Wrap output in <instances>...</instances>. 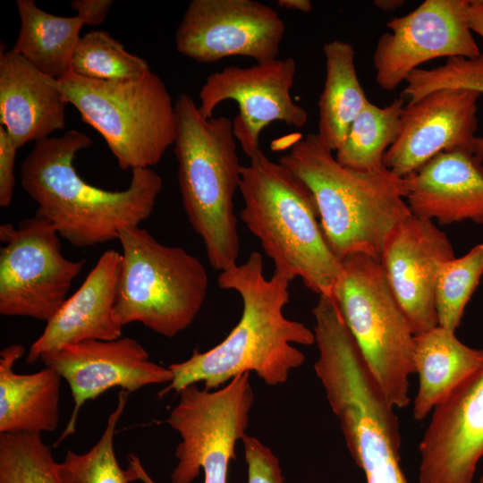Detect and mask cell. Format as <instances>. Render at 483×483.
<instances>
[{"label":"cell","mask_w":483,"mask_h":483,"mask_svg":"<svg viewBox=\"0 0 483 483\" xmlns=\"http://www.w3.org/2000/svg\"><path fill=\"white\" fill-rule=\"evenodd\" d=\"M113 0H73L71 6L84 25H100L106 18Z\"/></svg>","instance_id":"836d02e7"},{"label":"cell","mask_w":483,"mask_h":483,"mask_svg":"<svg viewBox=\"0 0 483 483\" xmlns=\"http://www.w3.org/2000/svg\"><path fill=\"white\" fill-rule=\"evenodd\" d=\"M482 94L466 89L431 92L404 106L400 134L384 156V165L405 178L445 152L473 154L478 101Z\"/></svg>","instance_id":"e0dca14e"},{"label":"cell","mask_w":483,"mask_h":483,"mask_svg":"<svg viewBox=\"0 0 483 483\" xmlns=\"http://www.w3.org/2000/svg\"><path fill=\"white\" fill-rule=\"evenodd\" d=\"M248 469V483H284L278 458L257 437L242 438Z\"/></svg>","instance_id":"1f68e13d"},{"label":"cell","mask_w":483,"mask_h":483,"mask_svg":"<svg viewBox=\"0 0 483 483\" xmlns=\"http://www.w3.org/2000/svg\"><path fill=\"white\" fill-rule=\"evenodd\" d=\"M285 24L255 0H192L175 31L176 50L199 63L241 55L265 63L277 58Z\"/></svg>","instance_id":"4fadbf2b"},{"label":"cell","mask_w":483,"mask_h":483,"mask_svg":"<svg viewBox=\"0 0 483 483\" xmlns=\"http://www.w3.org/2000/svg\"><path fill=\"white\" fill-rule=\"evenodd\" d=\"M419 450V483L472 482L483 457V365L433 409Z\"/></svg>","instance_id":"ac0fdd59"},{"label":"cell","mask_w":483,"mask_h":483,"mask_svg":"<svg viewBox=\"0 0 483 483\" xmlns=\"http://www.w3.org/2000/svg\"><path fill=\"white\" fill-rule=\"evenodd\" d=\"M41 360L68 383L73 400L71 418L55 445L75 432L86 402L114 387L131 394L150 385L169 384L173 379L170 369L151 361L146 349L131 337L66 344Z\"/></svg>","instance_id":"9a60e30c"},{"label":"cell","mask_w":483,"mask_h":483,"mask_svg":"<svg viewBox=\"0 0 483 483\" xmlns=\"http://www.w3.org/2000/svg\"><path fill=\"white\" fill-rule=\"evenodd\" d=\"M0 483H62L40 434H0Z\"/></svg>","instance_id":"f546056e"},{"label":"cell","mask_w":483,"mask_h":483,"mask_svg":"<svg viewBox=\"0 0 483 483\" xmlns=\"http://www.w3.org/2000/svg\"><path fill=\"white\" fill-rule=\"evenodd\" d=\"M404 106L402 97L384 107L369 101L352 122L345 140L335 151L336 160L357 171L385 168L384 156L400 134Z\"/></svg>","instance_id":"484cf974"},{"label":"cell","mask_w":483,"mask_h":483,"mask_svg":"<svg viewBox=\"0 0 483 483\" xmlns=\"http://www.w3.org/2000/svg\"><path fill=\"white\" fill-rule=\"evenodd\" d=\"M58 80L13 49L0 52V123L18 148L65 127Z\"/></svg>","instance_id":"ffe728a7"},{"label":"cell","mask_w":483,"mask_h":483,"mask_svg":"<svg viewBox=\"0 0 483 483\" xmlns=\"http://www.w3.org/2000/svg\"><path fill=\"white\" fill-rule=\"evenodd\" d=\"M67 104L106 140L122 170L149 168L174 145V104L152 71L131 80H99L69 71L57 79Z\"/></svg>","instance_id":"ba28073f"},{"label":"cell","mask_w":483,"mask_h":483,"mask_svg":"<svg viewBox=\"0 0 483 483\" xmlns=\"http://www.w3.org/2000/svg\"><path fill=\"white\" fill-rule=\"evenodd\" d=\"M333 299L385 396L394 408L411 402L415 335L388 284L380 259L342 258Z\"/></svg>","instance_id":"9c48e42d"},{"label":"cell","mask_w":483,"mask_h":483,"mask_svg":"<svg viewBox=\"0 0 483 483\" xmlns=\"http://www.w3.org/2000/svg\"><path fill=\"white\" fill-rule=\"evenodd\" d=\"M54 225L36 213L0 226V314L48 322L67 299L86 260L62 253Z\"/></svg>","instance_id":"8fae6325"},{"label":"cell","mask_w":483,"mask_h":483,"mask_svg":"<svg viewBox=\"0 0 483 483\" xmlns=\"http://www.w3.org/2000/svg\"><path fill=\"white\" fill-rule=\"evenodd\" d=\"M413 215L453 224H483V166L470 153L445 152L405 177Z\"/></svg>","instance_id":"44dd1931"},{"label":"cell","mask_w":483,"mask_h":483,"mask_svg":"<svg viewBox=\"0 0 483 483\" xmlns=\"http://www.w3.org/2000/svg\"><path fill=\"white\" fill-rule=\"evenodd\" d=\"M122 254L105 251L78 290L47 322L30 345L27 364L66 344L89 340L111 341L122 336L123 326L114 315Z\"/></svg>","instance_id":"d6986e66"},{"label":"cell","mask_w":483,"mask_h":483,"mask_svg":"<svg viewBox=\"0 0 483 483\" xmlns=\"http://www.w3.org/2000/svg\"><path fill=\"white\" fill-rule=\"evenodd\" d=\"M174 110V152L182 206L210 265L222 272L237 264L240 250L233 199L242 165L233 121L203 117L186 93L177 97Z\"/></svg>","instance_id":"8992f818"},{"label":"cell","mask_w":483,"mask_h":483,"mask_svg":"<svg viewBox=\"0 0 483 483\" xmlns=\"http://www.w3.org/2000/svg\"><path fill=\"white\" fill-rule=\"evenodd\" d=\"M295 72L292 57L249 67L226 66L207 77L199 91V111L211 118L219 104L235 101L239 114L233 121V134L250 158L260 149L259 135L272 122L298 128L307 123V111L291 95Z\"/></svg>","instance_id":"5bb4252c"},{"label":"cell","mask_w":483,"mask_h":483,"mask_svg":"<svg viewBox=\"0 0 483 483\" xmlns=\"http://www.w3.org/2000/svg\"><path fill=\"white\" fill-rule=\"evenodd\" d=\"M92 140L78 130L36 141L21 165V184L38 204L37 214L77 248L118 240L122 230L149 217L163 188L150 168L131 170L130 185L108 191L89 184L73 166L76 154Z\"/></svg>","instance_id":"7a4b0ae2"},{"label":"cell","mask_w":483,"mask_h":483,"mask_svg":"<svg viewBox=\"0 0 483 483\" xmlns=\"http://www.w3.org/2000/svg\"><path fill=\"white\" fill-rule=\"evenodd\" d=\"M467 18L470 30L483 38V3L481 0H469Z\"/></svg>","instance_id":"e575fe53"},{"label":"cell","mask_w":483,"mask_h":483,"mask_svg":"<svg viewBox=\"0 0 483 483\" xmlns=\"http://www.w3.org/2000/svg\"><path fill=\"white\" fill-rule=\"evenodd\" d=\"M276 4L279 7L301 13H309L312 9V4L309 0H278Z\"/></svg>","instance_id":"d590c367"},{"label":"cell","mask_w":483,"mask_h":483,"mask_svg":"<svg viewBox=\"0 0 483 483\" xmlns=\"http://www.w3.org/2000/svg\"><path fill=\"white\" fill-rule=\"evenodd\" d=\"M405 1L403 0H376L374 4L382 11H394L402 6Z\"/></svg>","instance_id":"8d00e7d4"},{"label":"cell","mask_w":483,"mask_h":483,"mask_svg":"<svg viewBox=\"0 0 483 483\" xmlns=\"http://www.w3.org/2000/svg\"><path fill=\"white\" fill-rule=\"evenodd\" d=\"M250 375L240 374L216 390L191 385L178 393L179 401L166 419L181 438L172 483H192L200 470L204 483H227L229 464L236 457L237 442L246 435L254 402ZM129 464L138 480L156 483L137 455Z\"/></svg>","instance_id":"30bf717a"},{"label":"cell","mask_w":483,"mask_h":483,"mask_svg":"<svg viewBox=\"0 0 483 483\" xmlns=\"http://www.w3.org/2000/svg\"><path fill=\"white\" fill-rule=\"evenodd\" d=\"M21 28L13 50L43 73L58 79L71 69L84 25L76 15L56 16L38 8L33 0H17Z\"/></svg>","instance_id":"d4e9b609"},{"label":"cell","mask_w":483,"mask_h":483,"mask_svg":"<svg viewBox=\"0 0 483 483\" xmlns=\"http://www.w3.org/2000/svg\"><path fill=\"white\" fill-rule=\"evenodd\" d=\"M479 483H483V476L480 477Z\"/></svg>","instance_id":"74e56055"},{"label":"cell","mask_w":483,"mask_h":483,"mask_svg":"<svg viewBox=\"0 0 483 483\" xmlns=\"http://www.w3.org/2000/svg\"><path fill=\"white\" fill-rule=\"evenodd\" d=\"M122 264L114 315L174 337L195 320L207 297L203 263L181 247L159 242L139 226L121 231Z\"/></svg>","instance_id":"52a82bcc"},{"label":"cell","mask_w":483,"mask_h":483,"mask_svg":"<svg viewBox=\"0 0 483 483\" xmlns=\"http://www.w3.org/2000/svg\"><path fill=\"white\" fill-rule=\"evenodd\" d=\"M318 357L314 364L348 450L367 483H409L393 405L370 372L339 308L321 295L312 309Z\"/></svg>","instance_id":"3957f363"},{"label":"cell","mask_w":483,"mask_h":483,"mask_svg":"<svg viewBox=\"0 0 483 483\" xmlns=\"http://www.w3.org/2000/svg\"><path fill=\"white\" fill-rule=\"evenodd\" d=\"M250 160L241 168L242 221L274 262V272L290 281L300 277L318 296L332 297L342 260L326 241L310 191L261 149Z\"/></svg>","instance_id":"5b68a950"},{"label":"cell","mask_w":483,"mask_h":483,"mask_svg":"<svg viewBox=\"0 0 483 483\" xmlns=\"http://www.w3.org/2000/svg\"><path fill=\"white\" fill-rule=\"evenodd\" d=\"M294 140L279 162L310 191L332 251L340 259L354 253L379 258L391 232L412 214L407 179L386 167L362 172L342 165L317 133Z\"/></svg>","instance_id":"277c9868"},{"label":"cell","mask_w":483,"mask_h":483,"mask_svg":"<svg viewBox=\"0 0 483 483\" xmlns=\"http://www.w3.org/2000/svg\"><path fill=\"white\" fill-rule=\"evenodd\" d=\"M290 282L276 272L267 279L258 251L251 252L244 263L220 272L218 286L242 298V317L217 345L204 352L196 349L188 360L169 365L173 379L160 390L159 397L199 382L207 390L218 389L247 372L256 373L269 386L285 383L290 372L305 361L304 353L293 344L316 343L313 331L284 314Z\"/></svg>","instance_id":"6da1fadb"},{"label":"cell","mask_w":483,"mask_h":483,"mask_svg":"<svg viewBox=\"0 0 483 483\" xmlns=\"http://www.w3.org/2000/svg\"><path fill=\"white\" fill-rule=\"evenodd\" d=\"M24 352L13 343L0 352V434L53 432L59 424L62 377L49 367L16 373L14 364Z\"/></svg>","instance_id":"7402d4cb"},{"label":"cell","mask_w":483,"mask_h":483,"mask_svg":"<svg viewBox=\"0 0 483 483\" xmlns=\"http://www.w3.org/2000/svg\"><path fill=\"white\" fill-rule=\"evenodd\" d=\"M413 365L419 388L412 414L419 421L483 365V349L469 347L454 331L436 326L415 335Z\"/></svg>","instance_id":"603a6c76"},{"label":"cell","mask_w":483,"mask_h":483,"mask_svg":"<svg viewBox=\"0 0 483 483\" xmlns=\"http://www.w3.org/2000/svg\"><path fill=\"white\" fill-rule=\"evenodd\" d=\"M405 82L402 97L408 99L407 105L444 89H466L483 94V53L474 59L451 57L445 64L432 69L418 68ZM473 154L483 162V137H476Z\"/></svg>","instance_id":"4dcf8cb0"},{"label":"cell","mask_w":483,"mask_h":483,"mask_svg":"<svg viewBox=\"0 0 483 483\" xmlns=\"http://www.w3.org/2000/svg\"><path fill=\"white\" fill-rule=\"evenodd\" d=\"M70 71L88 79L120 81L140 79L151 69L107 31L91 30L80 37Z\"/></svg>","instance_id":"83f0119b"},{"label":"cell","mask_w":483,"mask_h":483,"mask_svg":"<svg viewBox=\"0 0 483 483\" xmlns=\"http://www.w3.org/2000/svg\"><path fill=\"white\" fill-rule=\"evenodd\" d=\"M469 0H426L394 17L373 54L376 81L394 90L419 66L438 57L474 59L481 53L468 23Z\"/></svg>","instance_id":"7c38bea8"},{"label":"cell","mask_w":483,"mask_h":483,"mask_svg":"<svg viewBox=\"0 0 483 483\" xmlns=\"http://www.w3.org/2000/svg\"><path fill=\"white\" fill-rule=\"evenodd\" d=\"M130 393L120 390L115 409L109 414L104 432L88 452L67 451L57 472L62 483H130L138 480L134 469L119 465L114 447L116 426L126 406Z\"/></svg>","instance_id":"4316f807"},{"label":"cell","mask_w":483,"mask_h":483,"mask_svg":"<svg viewBox=\"0 0 483 483\" xmlns=\"http://www.w3.org/2000/svg\"><path fill=\"white\" fill-rule=\"evenodd\" d=\"M17 149L7 131L0 125V207L2 208H8L13 200Z\"/></svg>","instance_id":"d6a6232c"},{"label":"cell","mask_w":483,"mask_h":483,"mask_svg":"<svg viewBox=\"0 0 483 483\" xmlns=\"http://www.w3.org/2000/svg\"><path fill=\"white\" fill-rule=\"evenodd\" d=\"M326 79L319 96L318 132L321 141L336 151L345 140L349 129L369 104L356 72L353 47L334 39L323 46Z\"/></svg>","instance_id":"cb8c5ba5"},{"label":"cell","mask_w":483,"mask_h":483,"mask_svg":"<svg viewBox=\"0 0 483 483\" xmlns=\"http://www.w3.org/2000/svg\"><path fill=\"white\" fill-rule=\"evenodd\" d=\"M483 275V242L443 263L436 284L438 326L454 331Z\"/></svg>","instance_id":"f1b7e54d"},{"label":"cell","mask_w":483,"mask_h":483,"mask_svg":"<svg viewBox=\"0 0 483 483\" xmlns=\"http://www.w3.org/2000/svg\"><path fill=\"white\" fill-rule=\"evenodd\" d=\"M453 245L435 221L411 214L389 234L380 262L414 335L438 326L436 284Z\"/></svg>","instance_id":"2e32d148"}]
</instances>
